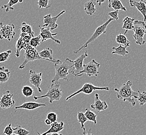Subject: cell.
Instances as JSON below:
<instances>
[{
    "label": "cell",
    "mask_w": 146,
    "mask_h": 135,
    "mask_svg": "<svg viewBox=\"0 0 146 135\" xmlns=\"http://www.w3.org/2000/svg\"><path fill=\"white\" fill-rule=\"evenodd\" d=\"M84 10L86 14L91 16L95 14L96 11V3L93 0H90L84 4Z\"/></svg>",
    "instance_id": "20"
},
{
    "label": "cell",
    "mask_w": 146,
    "mask_h": 135,
    "mask_svg": "<svg viewBox=\"0 0 146 135\" xmlns=\"http://www.w3.org/2000/svg\"><path fill=\"white\" fill-rule=\"evenodd\" d=\"M60 85L61 83L59 82L52 83L45 95L40 96H34V100H37L39 99L47 98L49 99V101L50 104H52L54 101H60L62 96V90L60 88Z\"/></svg>",
    "instance_id": "3"
},
{
    "label": "cell",
    "mask_w": 146,
    "mask_h": 135,
    "mask_svg": "<svg viewBox=\"0 0 146 135\" xmlns=\"http://www.w3.org/2000/svg\"><path fill=\"white\" fill-rule=\"evenodd\" d=\"M13 94L9 90L4 92L0 97V108L8 109L13 107L15 104V101L13 99Z\"/></svg>",
    "instance_id": "10"
},
{
    "label": "cell",
    "mask_w": 146,
    "mask_h": 135,
    "mask_svg": "<svg viewBox=\"0 0 146 135\" xmlns=\"http://www.w3.org/2000/svg\"><path fill=\"white\" fill-rule=\"evenodd\" d=\"M77 121L80 124V126L83 132H86V128L84 124L88 121L87 118L84 116V113L78 112L77 113Z\"/></svg>",
    "instance_id": "30"
},
{
    "label": "cell",
    "mask_w": 146,
    "mask_h": 135,
    "mask_svg": "<svg viewBox=\"0 0 146 135\" xmlns=\"http://www.w3.org/2000/svg\"><path fill=\"white\" fill-rule=\"evenodd\" d=\"M25 49V46L22 39L19 37V39H17L16 44V53L15 55L17 57H19L20 55V51L22 49Z\"/></svg>",
    "instance_id": "28"
},
{
    "label": "cell",
    "mask_w": 146,
    "mask_h": 135,
    "mask_svg": "<svg viewBox=\"0 0 146 135\" xmlns=\"http://www.w3.org/2000/svg\"><path fill=\"white\" fill-rule=\"evenodd\" d=\"M58 116L56 113L51 112L49 113L47 116V118L52 123H54L57 122Z\"/></svg>",
    "instance_id": "38"
},
{
    "label": "cell",
    "mask_w": 146,
    "mask_h": 135,
    "mask_svg": "<svg viewBox=\"0 0 146 135\" xmlns=\"http://www.w3.org/2000/svg\"><path fill=\"white\" fill-rule=\"evenodd\" d=\"M95 90H107L109 91L110 90V87H97L93 85L92 83H87L83 85L82 87L79 89V90L76 91V92L73 93L71 94L70 95L67 97L65 100L66 101H68L70 99L72 98L73 97L76 96L78 94H79L80 93H84V94L87 95H90L93 93V92Z\"/></svg>",
    "instance_id": "8"
},
{
    "label": "cell",
    "mask_w": 146,
    "mask_h": 135,
    "mask_svg": "<svg viewBox=\"0 0 146 135\" xmlns=\"http://www.w3.org/2000/svg\"><path fill=\"white\" fill-rule=\"evenodd\" d=\"M11 72L5 67H0V83H5L9 81Z\"/></svg>",
    "instance_id": "23"
},
{
    "label": "cell",
    "mask_w": 146,
    "mask_h": 135,
    "mask_svg": "<svg viewBox=\"0 0 146 135\" xmlns=\"http://www.w3.org/2000/svg\"><path fill=\"white\" fill-rule=\"evenodd\" d=\"M14 133L18 135H28L30 132L23 128L20 125L14 127Z\"/></svg>",
    "instance_id": "33"
},
{
    "label": "cell",
    "mask_w": 146,
    "mask_h": 135,
    "mask_svg": "<svg viewBox=\"0 0 146 135\" xmlns=\"http://www.w3.org/2000/svg\"><path fill=\"white\" fill-rule=\"evenodd\" d=\"M135 18H132L131 17H125L122 23H123V25H122V28L125 29V31L124 34L125 35L127 33V31L129 30H132L134 28V23L135 21Z\"/></svg>",
    "instance_id": "21"
},
{
    "label": "cell",
    "mask_w": 146,
    "mask_h": 135,
    "mask_svg": "<svg viewBox=\"0 0 146 135\" xmlns=\"http://www.w3.org/2000/svg\"><path fill=\"white\" fill-rule=\"evenodd\" d=\"M19 3V0H9V2L6 4L3 5L1 7L2 9H5V12L7 13L10 11H14V8L13 6Z\"/></svg>",
    "instance_id": "29"
},
{
    "label": "cell",
    "mask_w": 146,
    "mask_h": 135,
    "mask_svg": "<svg viewBox=\"0 0 146 135\" xmlns=\"http://www.w3.org/2000/svg\"><path fill=\"white\" fill-rule=\"evenodd\" d=\"M90 108L98 112H100L106 110L108 108V105L106 101L101 100L99 98V95L96 93L94 95V102L90 105Z\"/></svg>",
    "instance_id": "15"
},
{
    "label": "cell",
    "mask_w": 146,
    "mask_h": 135,
    "mask_svg": "<svg viewBox=\"0 0 146 135\" xmlns=\"http://www.w3.org/2000/svg\"><path fill=\"white\" fill-rule=\"evenodd\" d=\"M15 29V26L13 23L4 25L3 23H0V39H5L11 41L16 34Z\"/></svg>",
    "instance_id": "9"
},
{
    "label": "cell",
    "mask_w": 146,
    "mask_h": 135,
    "mask_svg": "<svg viewBox=\"0 0 146 135\" xmlns=\"http://www.w3.org/2000/svg\"><path fill=\"white\" fill-rule=\"evenodd\" d=\"M39 56L46 61L56 63L59 59H54L53 57V51L51 48H46L39 52Z\"/></svg>",
    "instance_id": "19"
},
{
    "label": "cell",
    "mask_w": 146,
    "mask_h": 135,
    "mask_svg": "<svg viewBox=\"0 0 146 135\" xmlns=\"http://www.w3.org/2000/svg\"><path fill=\"white\" fill-rule=\"evenodd\" d=\"M129 4L132 7H135L138 11L143 15V21H146V4L143 0L137 1L136 0H129Z\"/></svg>",
    "instance_id": "17"
},
{
    "label": "cell",
    "mask_w": 146,
    "mask_h": 135,
    "mask_svg": "<svg viewBox=\"0 0 146 135\" xmlns=\"http://www.w3.org/2000/svg\"><path fill=\"white\" fill-rule=\"evenodd\" d=\"M24 61L23 63L19 67V69H24L25 68L26 65L29 62L34 61L36 60H44V59L40 57L39 55V52L36 49L30 46L28 48L25 50V53L24 54Z\"/></svg>",
    "instance_id": "7"
},
{
    "label": "cell",
    "mask_w": 146,
    "mask_h": 135,
    "mask_svg": "<svg viewBox=\"0 0 146 135\" xmlns=\"http://www.w3.org/2000/svg\"><path fill=\"white\" fill-rule=\"evenodd\" d=\"M38 27L40 29L39 36L41 37L42 42L46 41L48 39H52L54 41V42L56 43V44H61V41L60 40L56 39L54 37V36L58 34L57 33H52L51 32L50 29L45 28V27H43L40 25H38Z\"/></svg>",
    "instance_id": "14"
},
{
    "label": "cell",
    "mask_w": 146,
    "mask_h": 135,
    "mask_svg": "<svg viewBox=\"0 0 146 135\" xmlns=\"http://www.w3.org/2000/svg\"><path fill=\"white\" fill-rule=\"evenodd\" d=\"M108 7L112 8L115 11H127V9L124 6L120 0H108Z\"/></svg>",
    "instance_id": "22"
},
{
    "label": "cell",
    "mask_w": 146,
    "mask_h": 135,
    "mask_svg": "<svg viewBox=\"0 0 146 135\" xmlns=\"http://www.w3.org/2000/svg\"><path fill=\"white\" fill-rule=\"evenodd\" d=\"M133 37L135 39L136 44L145 45L146 41L144 39V36L146 34V25L144 21L135 20L134 23Z\"/></svg>",
    "instance_id": "4"
},
{
    "label": "cell",
    "mask_w": 146,
    "mask_h": 135,
    "mask_svg": "<svg viewBox=\"0 0 146 135\" xmlns=\"http://www.w3.org/2000/svg\"><path fill=\"white\" fill-rule=\"evenodd\" d=\"M46 106V105L44 104L29 101V102H25L20 106L15 107V112H16V111L18 109H25L28 111H32V110L38 109L40 107H45Z\"/></svg>",
    "instance_id": "16"
},
{
    "label": "cell",
    "mask_w": 146,
    "mask_h": 135,
    "mask_svg": "<svg viewBox=\"0 0 146 135\" xmlns=\"http://www.w3.org/2000/svg\"><path fill=\"white\" fill-rule=\"evenodd\" d=\"M14 128L12 127L11 124L10 123L5 127L3 133L5 135H11L14 133Z\"/></svg>",
    "instance_id": "37"
},
{
    "label": "cell",
    "mask_w": 146,
    "mask_h": 135,
    "mask_svg": "<svg viewBox=\"0 0 146 135\" xmlns=\"http://www.w3.org/2000/svg\"><path fill=\"white\" fill-rule=\"evenodd\" d=\"M88 57V54L87 51H86L84 53L82 54V55H80L75 60H74V63L72 68V70L71 71V73H72L74 76H76L80 72H81L83 70V66L84 65V61Z\"/></svg>",
    "instance_id": "12"
},
{
    "label": "cell",
    "mask_w": 146,
    "mask_h": 135,
    "mask_svg": "<svg viewBox=\"0 0 146 135\" xmlns=\"http://www.w3.org/2000/svg\"><path fill=\"white\" fill-rule=\"evenodd\" d=\"M64 123L63 121H61L60 122H55L52 123L50 125V128L47 131L40 134L39 132H37L38 135H48L50 134L59 132L60 131H62L64 129Z\"/></svg>",
    "instance_id": "18"
},
{
    "label": "cell",
    "mask_w": 146,
    "mask_h": 135,
    "mask_svg": "<svg viewBox=\"0 0 146 135\" xmlns=\"http://www.w3.org/2000/svg\"><path fill=\"white\" fill-rule=\"evenodd\" d=\"M119 11H113L109 12L108 15L115 20H118L119 19Z\"/></svg>",
    "instance_id": "39"
},
{
    "label": "cell",
    "mask_w": 146,
    "mask_h": 135,
    "mask_svg": "<svg viewBox=\"0 0 146 135\" xmlns=\"http://www.w3.org/2000/svg\"><path fill=\"white\" fill-rule=\"evenodd\" d=\"M21 92L23 95L25 97L29 98L33 95L34 91V90L31 86L28 85H25L23 86L22 88Z\"/></svg>",
    "instance_id": "31"
},
{
    "label": "cell",
    "mask_w": 146,
    "mask_h": 135,
    "mask_svg": "<svg viewBox=\"0 0 146 135\" xmlns=\"http://www.w3.org/2000/svg\"><path fill=\"white\" fill-rule=\"evenodd\" d=\"M83 135H94L92 132L91 128H90L87 132H83Z\"/></svg>",
    "instance_id": "40"
},
{
    "label": "cell",
    "mask_w": 146,
    "mask_h": 135,
    "mask_svg": "<svg viewBox=\"0 0 146 135\" xmlns=\"http://www.w3.org/2000/svg\"><path fill=\"white\" fill-rule=\"evenodd\" d=\"M138 96L137 100L139 105L141 106H143L145 104H146V91L141 92L139 90H138Z\"/></svg>",
    "instance_id": "32"
},
{
    "label": "cell",
    "mask_w": 146,
    "mask_h": 135,
    "mask_svg": "<svg viewBox=\"0 0 146 135\" xmlns=\"http://www.w3.org/2000/svg\"><path fill=\"white\" fill-rule=\"evenodd\" d=\"M11 53H12V51L11 50H7L1 53H0V63L7 61Z\"/></svg>",
    "instance_id": "34"
},
{
    "label": "cell",
    "mask_w": 146,
    "mask_h": 135,
    "mask_svg": "<svg viewBox=\"0 0 146 135\" xmlns=\"http://www.w3.org/2000/svg\"><path fill=\"white\" fill-rule=\"evenodd\" d=\"M100 65V63L96 62L95 59H93L90 62L84 65L83 70L76 76V77H80L84 74L89 77L97 76L99 73L98 69Z\"/></svg>",
    "instance_id": "6"
},
{
    "label": "cell",
    "mask_w": 146,
    "mask_h": 135,
    "mask_svg": "<svg viewBox=\"0 0 146 135\" xmlns=\"http://www.w3.org/2000/svg\"><path fill=\"white\" fill-rule=\"evenodd\" d=\"M113 20H115L114 19L111 18H110L109 19L107 20L105 23L98 27L96 29L94 33L93 34L91 37H90V39H88L87 41L80 48H79L78 49H77L76 51H73L74 53H78L79 52H80L83 49L87 48L88 46V45L91 44V43L94 42V41H96V39H97L98 37H100V35H101L102 34L106 33V29H107L108 25L110 24V23L112 22V21H113Z\"/></svg>",
    "instance_id": "5"
},
{
    "label": "cell",
    "mask_w": 146,
    "mask_h": 135,
    "mask_svg": "<svg viewBox=\"0 0 146 135\" xmlns=\"http://www.w3.org/2000/svg\"><path fill=\"white\" fill-rule=\"evenodd\" d=\"M50 0H38L37 2V5H38L39 9H48L50 8L51 6L49 4Z\"/></svg>",
    "instance_id": "36"
},
{
    "label": "cell",
    "mask_w": 146,
    "mask_h": 135,
    "mask_svg": "<svg viewBox=\"0 0 146 135\" xmlns=\"http://www.w3.org/2000/svg\"><path fill=\"white\" fill-rule=\"evenodd\" d=\"M113 51L112 52V54H117L121 56H125L129 54V51L127 50V47L125 46H122L120 45L117 47H113L112 48Z\"/></svg>",
    "instance_id": "26"
},
{
    "label": "cell",
    "mask_w": 146,
    "mask_h": 135,
    "mask_svg": "<svg viewBox=\"0 0 146 135\" xmlns=\"http://www.w3.org/2000/svg\"><path fill=\"white\" fill-rule=\"evenodd\" d=\"M84 116L87 118L88 121L92 122L94 124H97V114L96 113L93 112L92 111L89 110L87 108L86 109V111L84 112Z\"/></svg>",
    "instance_id": "27"
},
{
    "label": "cell",
    "mask_w": 146,
    "mask_h": 135,
    "mask_svg": "<svg viewBox=\"0 0 146 135\" xmlns=\"http://www.w3.org/2000/svg\"><path fill=\"white\" fill-rule=\"evenodd\" d=\"M51 135H63L60 132H56V133H53V134H51Z\"/></svg>",
    "instance_id": "43"
},
{
    "label": "cell",
    "mask_w": 146,
    "mask_h": 135,
    "mask_svg": "<svg viewBox=\"0 0 146 135\" xmlns=\"http://www.w3.org/2000/svg\"><path fill=\"white\" fill-rule=\"evenodd\" d=\"M144 2H145V3L146 4V1H144Z\"/></svg>",
    "instance_id": "46"
},
{
    "label": "cell",
    "mask_w": 146,
    "mask_h": 135,
    "mask_svg": "<svg viewBox=\"0 0 146 135\" xmlns=\"http://www.w3.org/2000/svg\"><path fill=\"white\" fill-rule=\"evenodd\" d=\"M115 41L120 45L123 44L124 45V46L127 48L130 45V42L124 34L120 33L117 35L115 37Z\"/></svg>",
    "instance_id": "25"
},
{
    "label": "cell",
    "mask_w": 146,
    "mask_h": 135,
    "mask_svg": "<svg viewBox=\"0 0 146 135\" xmlns=\"http://www.w3.org/2000/svg\"><path fill=\"white\" fill-rule=\"evenodd\" d=\"M145 80H146V79H145Z\"/></svg>",
    "instance_id": "47"
},
{
    "label": "cell",
    "mask_w": 146,
    "mask_h": 135,
    "mask_svg": "<svg viewBox=\"0 0 146 135\" xmlns=\"http://www.w3.org/2000/svg\"><path fill=\"white\" fill-rule=\"evenodd\" d=\"M105 1H106V0H96V2L97 3H98V5L100 6L101 5L102 3L105 2Z\"/></svg>",
    "instance_id": "41"
},
{
    "label": "cell",
    "mask_w": 146,
    "mask_h": 135,
    "mask_svg": "<svg viewBox=\"0 0 146 135\" xmlns=\"http://www.w3.org/2000/svg\"><path fill=\"white\" fill-rule=\"evenodd\" d=\"M40 42H42V39L39 35L37 37H32L31 41H30V45L32 47L36 48V47L40 44Z\"/></svg>",
    "instance_id": "35"
},
{
    "label": "cell",
    "mask_w": 146,
    "mask_h": 135,
    "mask_svg": "<svg viewBox=\"0 0 146 135\" xmlns=\"http://www.w3.org/2000/svg\"><path fill=\"white\" fill-rule=\"evenodd\" d=\"M133 83L131 80H129L124 83L119 88H115V91L117 92V97L119 99L123 100V102L127 101L130 103L133 107L136 104L135 99H137L138 93L132 89Z\"/></svg>",
    "instance_id": "1"
},
{
    "label": "cell",
    "mask_w": 146,
    "mask_h": 135,
    "mask_svg": "<svg viewBox=\"0 0 146 135\" xmlns=\"http://www.w3.org/2000/svg\"><path fill=\"white\" fill-rule=\"evenodd\" d=\"M18 29L20 30L21 33L28 34L31 35L32 37H34V32L33 30L32 27L25 22L22 23L21 27Z\"/></svg>",
    "instance_id": "24"
},
{
    "label": "cell",
    "mask_w": 146,
    "mask_h": 135,
    "mask_svg": "<svg viewBox=\"0 0 146 135\" xmlns=\"http://www.w3.org/2000/svg\"><path fill=\"white\" fill-rule=\"evenodd\" d=\"M65 13V10H63L56 16L51 17V15L48 14L45 15L44 17V25L42 27L49 28L50 30H54L58 27V25L56 23V21L59 17Z\"/></svg>",
    "instance_id": "11"
},
{
    "label": "cell",
    "mask_w": 146,
    "mask_h": 135,
    "mask_svg": "<svg viewBox=\"0 0 146 135\" xmlns=\"http://www.w3.org/2000/svg\"><path fill=\"white\" fill-rule=\"evenodd\" d=\"M74 60L67 58L64 62H62L60 60L58 62L54 63V67L55 69V76L51 80V83H58L60 80H63L68 81V76L69 70L73 68Z\"/></svg>",
    "instance_id": "2"
},
{
    "label": "cell",
    "mask_w": 146,
    "mask_h": 135,
    "mask_svg": "<svg viewBox=\"0 0 146 135\" xmlns=\"http://www.w3.org/2000/svg\"><path fill=\"white\" fill-rule=\"evenodd\" d=\"M45 124H46L47 125H51L52 124V123L50 121L48 120L47 118H46L45 120Z\"/></svg>",
    "instance_id": "42"
},
{
    "label": "cell",
    "mask_w": 146,
    "mask_h": 135,
    "mask_svg": "<svg viewBox=\"0 0 146 135\" xmlns=\"http://www.w3.org/2000/svg\"><path fill=\"white\" fill-rule=\"evenodd\" d=\"M23 0H19V3H22L23 2Z\"/></svg>",
    "instance_id": "44"
},
{
    "label": "cell",
    "mask_w": 146,
    "mask_h": 135,
    "mask_svg": "<svg viewBox=\"0 0 146 135\" xmlns=\"http://www.w3.org/2000/svg\"><path fill=\"white\" fill-rule=\"evenodd\" d=\"M11 135H17V134H15V133H13V134H11Z\"/></svg>",
    "instance_id": "45"
},
{
    "label": "cell",
    "mask_w": 146,
    "mask_h": 135,
    "mask_svg": "<svg viewBox=\"0 0 146 135\" xmlns=\"http://www.w3.org/2000/svg\"><path fill=\"white\" fill-rule=\"evenodd\" d=\"M30 75V83L31 84L36 87L39 93L42 92L40 88V85L42 82V73H37L36 71L30 70L29 71Z\"/></svg>",
    "instance_id": "13"
}]
</instances>
